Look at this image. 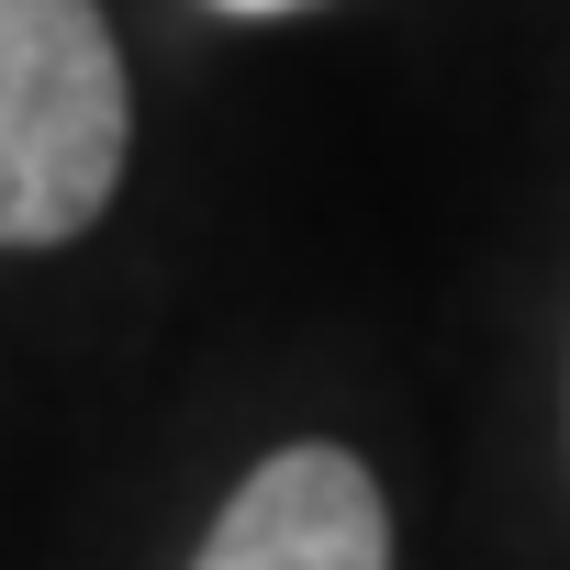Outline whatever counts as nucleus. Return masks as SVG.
Masks as SVG:
<instances>
[{"instance_id": "f257e3e1", "label": "nucleus", "mask_w": 570, "mask_h": 570, "mask_svg": "<svg viewBox=\"0 0 570 570\" xmlns=\"http://www.w3.org/2000/svg\"><path fill=\"white\" fill-rule=\"evenodd\" d=\"M135 157V79L101 0H0V246H79Z\"/></svg>"}, {"instance_id": "f03ea898", "label": "nucleus", "mask_w": 570, "mask_h": 570, "mask_svg": "<svg viewBox=\"0 0 570 570\" xmlns=\"http://www.w3.org/2000/svg\"><path fill=\"white\" fill-rule=\"evenodd\" d=\"M190 570H392V503H381V470L336 436H303V448H268L224 514L202 525Z\"/></svg>"}, {"instance_id": "7ed1b4c3", "label": "nucleus", "mask_w": 570, "mask_h": 570, "mask_svg": "<svg viewBox=\"0 0 570 570\" xmlns=\"http://www.w3.org/2000/svg\"><path fill=\"white\" fill-rule=\"evenodd\" d=\"M213 12H314V0H213Z\"/></svg>"}]
</instances>
